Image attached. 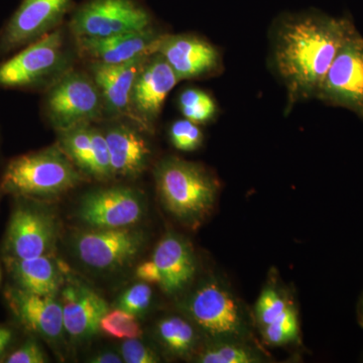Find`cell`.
I'll list each match as a JSON object with an SVG mask.
<instances>
[{
    "label": "cell",
    "instance_id": "obj_37",
    "mask_svg": "<svg viewBox=\"0 0 363 363\" xmlns=\"http://www.w3.org/2000/svg\"><path fill=\"white\" fill-rule=\"evenodd\" d=\"M358 314H359V319L363 325V294L360 298L359 306H358Z\"/></svg>",
    "mask_w": 363,
    "mask_h": 363
},
{
    "label": "cell",
    "instance_id": "obj_12",
    "mask_svg": "<svg viewBox=\"0 0 363 363\" xmlns=\"http://www.w3.org/2000/svg\"><path fill=\"white\" fill-rule=\"evenodd\" d=\"M73 0H23L0 28V57L32 44L58 28Z\"/></svg>",
    "mask_w": 363,
    "mask_h": 363
},
{
    "label": "cell",
    "instance_id": "obj_1",
    "mask_svg": "<svg viewBox=\"0 0 363 363\" xmlns=\"http://www.w3.org/2000/svg\"><path fill=\"white\" fill-rule=\"evenodd\" d=\"M355 30L350 18L318 11L284 13L274 20L269 62L286 89V113L300 102L316 99L336 55Z\"/></svg>",
    "mask_w": 363,
    "mask_h": 363
},
{
    "label": "cell",
    "instance_id": "obj_3",
    "mask_svg": "<svg viewBox=\"0 0 363 363\" xmlns=\"http://www.w3.org/2000/svg\"><path fill=\"white\" fill-rule=\"evenodd\" d=\"M84 180L56 143L11 159L0 178V191L40 202L61 197Z\"/></svg>",
    "mask_w": 363,
    "mask_h": 363
},
{
    "label": "cell",
    "instance_id": "obj_14",
    "mask_svg": "<svg viewBox=\"0 0 363 363\" xmlns=\"http://www.w3.org/2000/svg\"><path fill=\"white\" fill-rule=\"evenodd\" d=\"M157 52L166 59L180 81L213 77L223 69L220 51L193 33H164Z\"/></svg>",
    "mask_w": 363,
    "mask_h": 363
},
{
    "label": "cell",
    "instance_id": "obj_16",
    "mask_svg": "<svg viewBox=\"0 0 363 363\" xmlns=\"http://www.w3.org/2000/svg\"><path fill=\"white\" fill-rule=\"evenodd\" d=\"M108 121L102 130L108 145L114 178H138L152 159V147L145 135L147 133L128 119Z\"/></svg>",
    "mask_w": 363,
    "mask_h": 363
},
{
    "label": "cell",
    "instance_id": "obj_31",
    "mask_svg": "<svg viewBox=\"0 0 363 363\" xmlns=\"http://www.w3.org/2000/svg\"><path fill=\"white\" fill-rule=\"evenodd\" d=\"M91 136L93 143V178L97 181H109L114 178L112 171L111 154L102 128L92 124Z\"/></svg>",
    "mask_w": 363,
    "mask_h": 363
},
{
    "label": "cell",
    "instance_id": "obj_13",
    "mask_svg": "<svg viewBox=\"0 0 363 363\" xmlns=\"http://www.w3.org/2000/svg\"><path fill=\"white\" fill-rule=\"evenodd\" d=\"M179 82L175 71L160 52L150 55L131 91V123L154 133L166 98Z\"/></svg>",
    "mask_w": 363,
    "mask_h": 363
},
{
    "label": "cell",
    "instance_id": "obj_6",
    "mask_svg": "<svg viewBox=\"0 0 363 363\" xmlns=\"http://www.w3.org/2000/svg\"><path fill=\"white\" fill-rule=\"evenodd\" d=\"M44 111L57 133L104 119L101 93L94 79L75 69L45 90Z\"/></svg>",
    "mask_w": 363,
    "mask_h": 363
},
{
    "label": "cell",
    "instance_id": "obj_21",
    "mask_svg": "<svg viewBox=\"0 0 363 363\" xmlns=\"http://www.w3.org/2000/svg\"><path fill=\"white\" fill-rule=\"evenodd\" d=\"M7 269L16 288L38 295L57 296L66 281L65 266L52 255L7 259Z\"/></svg>",
    "mask_w": 363,
    "mask_h": 363
},
{
    "label": "cell",
    "instance_id": "obj_17",
    "mask_svg": "<svg viewBox=\"0 0 363 363\" xmlns=\"http://www.w3.org/2000/svg\"><path fill=\"white\" fill-rule=\"evenodd\" d=\"M6 300L9 310L30 333L45 340L55 341L63 335V307L57 296L26 292L16 286L7 289Z\"/></svg>",
    "mask_w": 363,
    "mask_h": 363
},
{
    "label": "cell",
    "instance_id": "obj_33",
    "mask_svg": "<svg viewBox=\"0 0 363 363\" xmlns=\"http://www.w3.org/2000/svg\"><path fill=\"white\" fill-rule=\"evenodd\" d=\"M7 363H44L48 362L45 351L35 338L26 339L20 347L4 358Z\"/></svg>",
    "mask_w": 363,
    "mask_h": 363
},
{
    "label": "cell",
    "instance_id": "obj_18",
    "mask_svg": "<svg viewBox=\"0 0 363 363\" xmlns=\"http://www.w3.org/2000/svg\"><path fill=\"white\" fill-rule=\"evenodd\" d=\"M64 329L75 340H88L100 331V321L109 311L106 301L77 279H66L60 291Z\"/></svg>",
    "mask_w": 363,
    "mask_h": 363
},
{
    "label": "cell",
    "instance_id": "obj_22",
    "mask_svg": "<svg viewBox=\"0 0 363 363\" xmlns=\"http://www.w3.org/2000/svg\"><path fill=\"white\" fill-rule=\"evenodd\" d=\"M156 336L169 354L187 357L199 346V329L187 317L168 316L157 322Z\"/></svg>",
    "mask_w": 363,
    "mask_h": 363
},
{
    "label": "cell",
    "instance_id": "obj_26",
    "mask_svg": "<svg viewBox=\"0 0 363 363\" xmlns=\"http://www.w3.org/2000/svg\"><path fill=\"white\" fill-rule=\"evenodd\" d=\"M259 331L267 345L284 346L298 342L300 337V320L293 303L286 308L281 316Z\"/></svg>",
    "mask_w": 363,
    "mask_h": 363
},
{
    "label": "cell",
    "instance_id": "obj_19",
    "mask_svg": "<svg viewBox=\"0 0 363 363\" xmlns=\"http://www.w3.org/2000/svg\"><path fill=\"white\" fill-rule=\"evenodd\" d=\"M162 35L152 26L100 39H76V51L90 62L121 64L157 52Z\"/></svg>",
    "mask_w": 363,
    "mask_h": 363
},
{
    "label": "cell",
    "instance_id": "obj_9",
    "mask_svg": "<svg viewBox=\"0 0 363 363\" xmlns=\"http://www.w3.org/2000/svg\"><path fill=\"white\" fill-rule=\"evenodd\" d=\"M145 234L133 226L90 228L76 235L73 250L83 264L96 271L121 269L142 252Z\"/></svg>",
    "mask_w": 363,
    "mask_h": 363
},
{
    "label": "cell",
    "instance_id": "obj_25",
    "mask_svg": "<svg viewBox=\"0 0 363 363\" xmlns=\"http://www.w3.org/2000/svg\"><path fill=\"white\" fill-rule=\"evenodd\" d=\"M178 105L185 118L199 125L211 123L218 111L214 98L199 88H187L182 91Z\"/></svg>",
    "mask_w": 363,
    "mask_h": 363
},
{
    "label": "cell",
    "instance_id": "obj_30",
    "mask_svg": "<svg viewBox=\"0 0 363 363\" xmlns=\"http://www.w3.org/2000/svg\"><path fill=\"white\" fill-rule=\"evenodd\" d=\"M154 292L150 284L140 281L126 289L117 298L116 308L130 313L136 317L143 316L150 309Z\"/></svg>",
    "mask_w": 363,
    "mask_h": 363
},
{
    "label": "cell",
    "instance_id": "obj_32",
    "mask_svg": "<svg viewBox=\"0 0 363 363\" xmlns=\"http://www.w3.org/2000/svg\"><path fill=\"white\" fill-rule=\"evenodd\" d=\"M121 355L126 363H157L161 358L156 351L143 343L140 338L124 339L121 346Z\"/></svg>",
    "mask_w": 363,
    "mask_h": 363
},
{
    "label": "cell",
    "instance_id": "obj_7",
    "mask_svg": "<svg viewBox=\"0 0 363 363\" xmlns=\"http://www.w3.org/2000/svg\"><path fill=\"white\" fill-rule=\"evenodd\" d=\"M150 26L152 14L138 0H87L69 21V30L75 40L100 39Z\"/></svg>",
    "mask_w": 363,
    "mask_h": 363
},
{
    "label": "cell",
    "instance_id": "obj_28",
    "mask_svg": "<svg viewBox=\"0 0 363 363\" xmlns=\"http://www.w3.org/2000/svg\"><path fill=\"white\" fill-rule=\"evenodd\" d=\"M100 330L105 335L117 339L140 338L143 334L138 317L118 308L102 317Z\"/></svg>",
    "mask_w": 363,
    "mask_h": 363
},
{
    "label": "cell",
    "instance_id": "obj_2",
    "mask_svg": "<svg viewBox=\"0 0 363 363\" xmlns=\"http://www.w3.org/2000/svg\"><path fill=\"white\" fill-rule=\"evenodd\" d=\"M154 174L162 207L184 225L195 228L211 213L219 183L203 164L169 156L157 162Z\"/></svg>",
    "mask_w": 363,
    "mask_h": 363
},
{
    "label": "cell",
    "instance_id": "obj_11",
    "mask_svg": "<svg viewBox=\"0 0 363 363\" xmlns=\"http://www.w3.org/2000/svg\"><path fill=\"white\" fill-rule=\"evenodd\" d=\"M145 213V199L140 191L111 186L83 195L76 214L90 228H123L135 226Z\"/></svg>",
    "mask_w": 363,
    "mask_h": 363
},
{
    "label": "cell",
    "instance_id": "obj_4",
    "mask_svg": "<svg viewBox=\"0 0 363 363\" xmlns=\"http://www.w3.org/2000/svg\"><path fill=\"white\" fill-rule=\"evenodd\" d=\"M75 56L59 28L0 63V88L47 90L74 69Z\"/></svg>",
    "mask_w": 363,
    "mask_h": 363
},
{
    "label": "cell",
    "instance_id": "obj_35",
    "mask_svg": "<svg viewBox=\"0 0 363 363\" xmlns=\"http://www.w3.org/2000/svg\"><path fill=\"white\" fill-rule=\"evenodd\" d=\"M13 329L9 328L6 325L0 324V359H2L6 355L9 346L13 342Z\"/></svg>",
    "mask_w": 363,
    "mask_h": 363
},
{
    "label": "cell",
    "instance_id": "obj_24",
    "mask_svg": "<svg viewBox=\"0 0 363 363\" xmlns=\"http://www.w3.org/2000/svg\"><path fill=\"white\" fill-rule=\"evenodd\" d=\"M91 128L92 124H86L59 133L57 145L83 175L93 178L94 166Z\"/></svg>",
    "mask_w": 363,
    "mask_h": 363
},
{
    "label": "cell",
    "instance_id": "obj_29",
    "mask_svg": "<svg viewBox=\"0 0 363 363\" xmlns=\"http://www.w3.org/2000/svg\"><path fill=\"white\" fill-rule=\"evenodd\" d=\"M169 136L173 147L181 152H195L201 147L204 142V133L199 124L185 117L172 123Z\"/></svg>",
    "mask_w": 363,
    "mask_h": 363
},
{
    "label": "cell",
    "instance_id": "obj_36",
    "mask_svg": "<svg viewBox=\"0 0 363 363\" xmlns=\"http://www.w3.org/2000/svg\"><path fill=\"white\" fill-rule=\"evenodd\" d=\"M89 362L92 363H121L123 362L121 355L117 354L113 351H101L94 357H91Z\"/></svg>",
    "mask_w": 363,
    "mask_h": 363
},
{
    "label": "cell",
    "instance_id": "obj_15",
    "mask_svg": "<svg viewBox=\"0 0 363 363\" xmlns=\"http://www.w3.org/2000/svg\"><path fill=\"white\" fill-rule=\"evenodd\" d=\"M150 55L121 64L90 62V75L101 93L104 119H128L131 121V91Z\"/></svg>",
    "mask_w": 363,
    "mask_h": 363
},
{
    "label": "cell",
    "instance_id": "obj_8",
    "mask_svg": "<svg viewBox=\"0 0 363 363\" xmlns=\"http://www.w3.org/2000/svg\"><path fill=\"white\" fill-rule=\"evenodd\" d=\"M4 236V260L51 255L58 228L54 216L35 200L18 198Z\"/></svg>",
    "mask_w": 363,
    "mask_h": 363
},
{
    "label": "cell",
    "instance_id": "obj_23",
    "mask_svg": "<svg viewBox=\"0 0 363 363\" xmlns=\"http://www.w3.org/2000/svg\"><path fill=\"white\" fill-rule=\"evenodd\" d=\"M264 357L245 339H210V342L196 352L195 362L200 363H257Z\"/></svg>",
    "mask_w": 363,
    "mask_h": 363
},
{
    "label": "cell",
    "instance_id": "obj_20",
    "mask_svg": "<svg viewBox=\"0 0 363 363\" xmlns=\"http://www.w3.org/2000/svg\"><path fill=\"white\" fill-rule=\"evenodd\" d=\"M152 259L161 274L160 288L168 296L183 293L197 272V259L192 245L185 238L168 233L157 243Z\"/></svg>",
    "mask_w": 363,
    "mask_h": 363
},
{
    "label": "cell",
    "instance_id": "obj_5",
    "mask_svg": "<svg viewBox=\"0 0 363 363\" xmlns=\"http://www.w3.org/2000/svg\"><path fill=\"white\" fill-rule=\"evenodd\" d=\"M184 314L209 339H245V310L233 291L217 278L199 284L182 302Z\"/></svg>",
    "mask_w": 363,
    "mask_h": 363
},
{
    "label": "cell",
    "instance_id": "obj_27",
    "mask_svg": "<svg viewBox=\"0 0 363 363\" xmlns=\"http://www.w3.org/2000/svg\"><path fill=\"white\" fill-rule=\"evenodd\" d=\"M291 304L286 295L276 286H264L255 307V319L259 330L281 316Z\"/></svg>",
    "mask_w": 363,
    "mask_h": 363
},
{
    "label": "cell",
    "instance_id": "obj_10",
    "mask_svg": "<svg viewBox=\"0 0 363 363\" xmlns=\"http://www.w3.org/2000/svg\"><path fill=\"white\" fill-rule=\"evenodd\" d=\"M316 99L363 118V37L354 30L339 50Z\"/></svg>",
    "mask_w": 363,
    "mask_h": 363
},
{
    "label": "cell",
    "instance_id": "obj_34",
    "mask_svg": "<svg viewBox=\"0 0 363 363\" xmlns=\"http://www.w3.org/2000/svg\"><path fill=\"white\" fill-rule=\"evenodd\" d=\"M135 277L140 281L150 284V285H160L161 283V274L154 260L150 259L136 267Z\"/></svg>",
    "mask_w": 363,
    "mask_h": 363
}]
</instances>
